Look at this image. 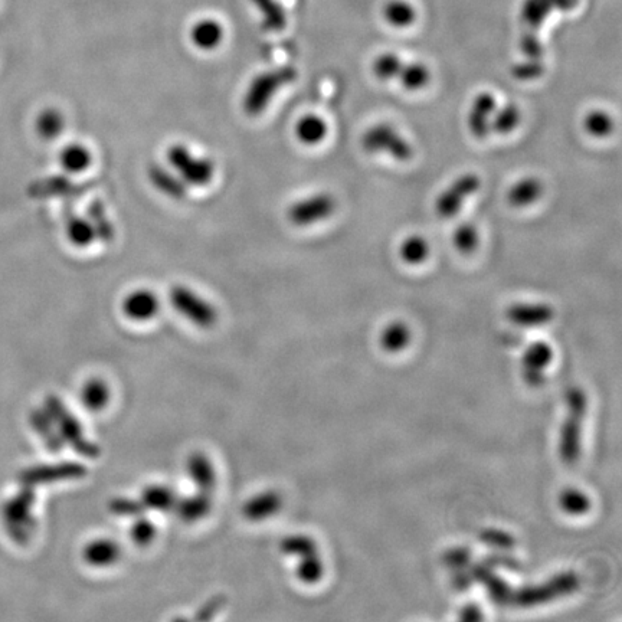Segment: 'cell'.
<instances>
[{"label": "cell", "instance_id": "obj_1", "mask_svg": "<svg viewBox=\"0 0 622 622\" xmlns=\"http://www.w3.org/2000/svg\"><path fill=\"white\" fill-rule=\"evenodd\" d=\"M568 418L563 422L559 453L563 463L574 464L581 455L582 422L587 414L588 399L581 388H571L566 395Z\"/></svg>", "mask_w": 622, "mask_h": 622}, {"label": "cell", "instance_id": "obj_2", "mask_svg": "<svg viewBox=\"0 0 622 622\" xmlns=\"http://www.w3.org/2000/svg\"><path fill=\"white\" fill-rule=\"evenodd\" d=\"M297 72L294 68L284 67L278 70H271L257 75L248 85L245 93L244 106L248 116H260L261 113L270 106L271 100L284 87L296 80Z\"/></svg>", "mask_w": 622, "mask_h": 622}, {"label": "cell", "instance_id": "obj_3", "mask_svg": "<svg viewBox=\"0 0 622 622\" xmlns=\"http://www.w3.org/2000/svg\"><path fill=\"white\" fill-rule=\"evenodd\" d=\"M166 156L170 168L188 186H205L214 179V163L205 157L193 156L191 150L183 144L170 146Z\"/></svg>", "mask_w": 622, "mask_h": 622}, {"label": "cell", "instance_id": "obj_4", "mask_svg": "<svg viewBox=\"0 0 622 622\" xmlns=\"http://www.w3.org/2000/svg\"><path fill=\"white\" fill-rule=\"evenodd\" d=\"M169 300L173 309L178 311L180 316L185 317L189 323L199 327V329H211L218 320L215 307L189 287H172Z\"/></svg>", "mask_w": 622, "mask_h": 622}, {"label": "cell", "instance_id": "obj_5", "mask_svg": "<svg viewBox=\"0 0 622 622\" xmlns=\"http://www.w3.org/2000/svg\"><path fill=\"white\" fill-rule=\"evenodd\" d=\"M362 146L366 152L383 153L389 155L399 162H407L414 155L411 143L399 134L391 124H376L371 129L366 130L362 137Z\"/></svg>", "mask_w": 622, "mask_h": 622}, {"label": "cell", "instance_id": "obj_6", "mask_svg": "<svg viewBox=\"0 0 622 622\" xmlns=\"http://www.w3.org/2000/svg\"><path fill=\"white\" fill-rule=\"evenodd\" d=\"M578 584V578L568 572V574L555 576L551 581L539 585V587H526L513 592L512 601L519 607H536V605L546 604L552 599L571 594L578 588Z\"/></svg>", "mask_w": 622, "mask_h": 622}, {"label": "cell", "instance_id": "obj_7", "mask_svg": "<svg viewBox=\"0 0 622 622\" xmlns=\"http://www.w3.org/2000/svg\"><path fill=\"white\" fill-rule=\"evenodd\" d=\"M34 502V493L25 487L5 504L3 517H5L6 527H8L13 538L25 540L31 535V529L34 526V517H32Z\"/></svg>", "mask_w": 622, "mask_h": 622}, {"label": "cell", "instance_id": "obj_8", "mask_svg": "<svg viewBox=\"0 0 622 622\" xmlns=\"http://www.w3.org/2000/svg\"><path fill=\"white\" fill-rule=\"evenodd\" d=\"M45 409L51 415L62 441H70L75 450L85 455L96 453L94 445L87 443V440H85L83 428L80 427L74 415L67 411L60 399L55 398V396H49Z\"/></svg>", "mask_w": 622, "mask_h": 622}, {"label": "cell", "instance_id": "obj_9", "mask_svg": "<svg viewBox=\"0 0 622 622\" xmlns=\"http://www.w3.org/2000/svg\"><path fill=\"white\" fill-rule=\"evenodd\" d=\"M336 201L329 193H317L301 199L288 209V219L297 227H310L326 221L335 212Z\"/></svg>", "mask_w": 622, "mask_h": 622}, {"label": "cell", "instance_id": "obj_10", "mask_svg": "<svg viewBox=\"0 0 622 622\" xmlns=\"http://www.w3.org/2000/svg\"><path fill=\"white\" fill-rule=\"evenodd\" d=\"M480 178L474 173L460 176L438 195L435 211L441 218H451L460 212L464 202L480 189Z\"/></svg>", "mask_w": 622, "mask_h": 622}, {"label": "cell", "instance_id": "obj_11", "mask_svg": "<svg viewBox=\"0 0 622 622\" xmlns=\"http://www.w3.org/2000/svg\"><path fill=\"white\" fill-rule=\"evenodd\" d=\"M160 310L159 297L152 290L140 288L124 297L121 311L132 322L146 323L155 319Z\"/></svg>", "mask_w": 622, "mask_h": 622}, {"label": "cell", "instance_id": "obj_12", "mask_svg": "<svg viewBox=\"0 0 622 622\" xmlns=\"http://www.w3.org/2000/svg\"><path fill=\"white\" fill-rule=\"evenodd\" d=\"M497 108V100L493 94L481 93L474 98L467 116L470 133L477 139H486L491 133V117Z\"/></svg>", "mask_w": 622, "mask_h": 622}, {"label": "cell", "instance_id": "obj_13", "mask_svg": "<svg viewBox=\"0 0 622 622\" xmlns=\"http://www.w3.org/2000/svg\"><path fill=\"white\" fill-rule=\"evenodd\" d=\"M121 558V548L116 540L96 538L90 540L83 549V559L91 568L106 569L116 565Z\"/></svg>", "mask_w": 622, "mask_h": 622}, {"label": "cell", "instance_id": "obj_14", "mask_svg": "<svg viewBox=\"0 0 622 622\" xmlns=\"http://www.w3.org/2000/svg\"><path fill=\"white\" fill-rule=\"evenodd\" d=\"M555 311L545 303H517L507 310V319L520 327H539L548 324Z\"/></svg>", "mask_w": 622, "mask_h": 622}, {"label": "cell", "instance_id": "obj_15", "mask_svg": "<svg viewBox=\"0 0 622 622\" xmlns=\"http://www.w3.org/2000/svg\"><path fill=\"white\" fill-rule=\"evenodd\" d=\"M281 507H283V499H281L280 493L274 490H267L252 496L245 503L242 513H244L245 519L258 523L277 515Z\"/></svg>", "mask_w": 622, "mask_h": 622}, {"label": "cell", "instance_id": "obj_16", "mask_svg": "<svg viewBox=\"0 0 622 622\" xmlns=\"http://www.w3.org/2000/svg\"><path fill=\"white\" fill-rule=\"evenodd\" d=\"M224 26L215 19H201L191 29V41L201 51H214L224 41Z\"/></svg>", "mask_w": 622, "mask_h": 622}, {"label": "cell", "instance_id": "obj_17", "mask_svg": "<svg viewBox=\"0 0 622 622\" xmlns=\"http://www.w3.org/2000/svg\"><path fill=\"white\" fill-rule=\"evenodd\" d=\"M189 479L198 486L199 491L211 493L216 484V471L214 463L205 454L195 453L188 458L186 463Z\"/></svg>", "mask_w": 622, "mask_h": 622}, {"label": "cell", "instance_id": "obj_18", "mask_svg": "<svg viewBox=\"0 0 622 622\" xmlns=\"http://www.w3.org/2000/svg\"><path fill=\"white\" fill-rule=\"evenodd\" d=\"M111 401V389L101 378H91L81 386L80 402L87 411L101 412Z\"/></svg>", "mask_w": 622, "mask_h": 622}, {"label": "cell", "instance_id": "obj_19", "mask_svg": "<svg viewBox=\"0 0 622 622\" xmlns=\"http://www.w3.org/2000/svg\"><path fill=\"white\" fill-rule=\"evenodd\" d=\"M149 179L157 191L168 196V198L176 199V201L185 198L186 192H188V185L176 173L160 168V166L153 165L149 169Z\"/></svg>", "mask_w": 622, "mask_h": 622}, {"label": "cell", "instance_id": "obj_20", "mask_svg": "<svg viewBox=\"0 0 622 622\" xmlns=\"http://www.w3.org/2000/svg\"><path fill=\"white\" fill-rule=\"evenodd\" d=\"M212 509L211 493L199 491L198 494L178 499L175 510L178 512L180 519L186 523H196L205 519Z\"/></svg>", "mask_w": 622, "mask_h": 622}, {"label": "cell", "instance_id": "obj_21", "mask_svg": "<svg viewBox=\"0 0 622 622\" xmlns=\"http://www.w3.org/2000/svg\"><path fill=\"white\" fill-rule=\"evenodd\" d=\"M471 575H473L471 576L473 581L486 585L490 598L493 599L496 604H509V602L512 601L513 591L510 589L509 584H506L499 576L494 575L491 569L487 568L486 565L474 566Z\"/></svg>", "mask_w": 622, "mask_h": 622}, {"label": "cell", "instance_id": "obj_22", "mask_svg": "<svg viewBox=\"0 0 622 622\" xmlns=\"http://www.w3.org/2000/svg\"><path fill=\"white\" fill-rule=\"evenodd\" d=\"M178 497L175 491L170 489L166 484H150L142 491L140 503L144 509L153 510V512H169L175 509Z\"/></svg>", "mask_w": 622, "mask_h": 622}, {"label": "cell", "instance_id": "obj_23", "mask_svg": "<svg viewBox=\"0 0 622 622\" xmlns=\"http://www.w3.org/2000/svg\"><path fill=\"white\" fill-rule=\"evenodd\" d=\"M294 133H296L297 140L300 143L306 144V146H316L326 139L329 127L322 117L316 116V114H307L297 121Z\"/></svg>", "mask_w": 622, "mask_h": 622}, {"label": "cell", "instance_id": "obj_24", "mask_svg": "<svg viewBox=\"0 0 622 622\" xmlns=\"http://www.w3.org/2000/svg\"><path fill=\"white\" fill-rule=\"evenodd\" d=\"M542 193V182L538 178L529 176V178L520 179L519 182L515 183L507 198H509L510 205L516 206V208H525V206L535 204Z\"/></svg>", "mask_w": 622, "mask_h": 622}, {"label": "cell", "instance_id": "obj_25", "mask_svg": "<svg viewBox=\"0 0 622 622\" xmlns=\"http://www.w3.org/2000/svg\"><path fill=\"white\" fill-rule=\"evenodd\" d=\"M31 425L38 432L39 437H42V440L47 443L49 450L54 451V453L61 451L64 441H62L61 435L58 434L57 427H55L54 421H52L47 409H36V411L32 412Z\"/></svg>", "mask_w": 622, "mask_h": 622}, {"label": "cell", "instance_id": "obj_26", "mask_svg": "<svg viewBox=\"0 0 622 622\" xmlns=\"http://www.w3.org/2000/svg\"><path fill=\"white\" fill-rule=\"evenodd\" d=\"M60 163L65 172L77 175V173L90 168L91 163H93V156L83 144L72 143L62 149Z\"/></svg>", "mask_w": 622, "mask_h": 622}, {"label": "cell", "instance_id": "obj_27", "mask_svg": "<svg viewBox=\"0 0 622 622\" xmlns=\"http://www.w3.org/2000/svg\"><path fill=\"white\" fill-rule=\"evenodd\" d=\"M383 18L394 28H408L417 19V11L407 0H389L383 6Z\"/></svg>", "mask_w": 622, "mask_h": 622}, {"label": "cell", "instance_id": "obj_28", "mask_svg": "<svg viewBox=\"0 0 622 622\" xmlns=\"http://www.w3.org/2000/svg\"><path fill=\"white\" fill-rule=\"evenodd\" d=\"M84 468L81 466H68V464H64V466L58 467H41V468H32V470L26 471L24 476H22V483H25V486H31L35 481L38 480H49L51 479H72V477H80L83 474Z\"/></svg>", "mask_w": 622, "mask_h": 622}, {"label": "cell", "instance_id": "obj_29", "mask_svg": "<svg viewBox=\"0 0 622 622\" xmlns=\"http://www.w3.org/2000/svg\"><path fill=\"white\" fill-rule=\"evenodd\" d=\"M409 342H411V330H409L407 324L394 322L388 324V326L383 329L381 346L385 352H402V350L407 349Z\"/></svg>", "mask_w": 622, "mask_h": 622}, {"label": "cell", "instance_id": "obj_30", "mask_svg": "<svg viewBox=\"0 0 622 622\" xmlns=\"http://www.w3.org/2000/svg\"><path fill=\"white\" fill-rule=\"evenodd\" d=\"M65 232H67L68 241L80 248L88 247L97 238L96 229L90 219L81 218V216H71L67 221Z\"/></svg>", "mask_w": 622, "mask_h": 622}, {"label": "cell", "instance_id": "obj_31", "mask_svg": "<svg viewBox=\"0 0 622 622\" xmlns=\"http://www.w3.org/2000/svg\"><path fill=\"white\" fill-rule=\"evenodd\" d=\"M65 130V117L57 108H47L36 119V132L44 140H55Z\"/></svg>", "mask_w": 622, "mask_h": 622}, {"label": "cell", "instance_id": "obj_32", "mask_svg": "<svg viewBox=\"0 0 622 622\" xmlns=\"http://www.w3.org/2000/svg\"><path fill=\"white\" fill-rule=\"evenodd\" d=\"M552 347L545 342H535L527 347L523 355V371L542 372L551 365Z\"/></svg>", "mask_w": 622, "mask_h": 622}, {"label": "cell", "instance_id": "obj_33", "mask_svg": "<svg viewBox=\"0 0 622 622\" xmlns=\"http://www.w3.org/2000/svg\"><path fill=\"white\" fill-rule=\"evenodd\" d=\"M399 257L407 264L418 265L430 257V245L421 235H409L399 245Z\"/></svg>", "mask_w": 622, "mask_h": 622}, {"label": "cell", "instance_id": "obj_34", "mask_svg": "<svg viewBox=\"0 0 622 622\" xmlns=\"http://www.w3.org/2000/svg\"><path fill=\"white\" fill-rule=\"evenodd\" d=\"M430 78V70L421 62H409V64L404 62L398 75L399 83L409 91L421 90L430 83Z\"/></svg>", "mask_w": 622, "mask_h": 622}, {"label": "cell", "instance_id": "obj_35", "mask_svg": "<svg viewBox=\"0 0 622 622\" xmlns=\"http://www.w3.org/2000/svg\"><path fill=\"white\" fill-rule=\"evenodd\" d=\"M559 507L568 516H584L591 509V500L584 491L569 487L559 494Z\"/></svg>", "mask_w": 622, "mask_h": 622}, {"label": "cell", "instance_id": "obj_36", "mask_svg": "<svg viewBox=\"0 0 622 622\" xmlns=\"http://www.w3.org/2000/svg\"><path fill=\"white\" fill-rule=\"evenodd\" d=\"M522 120L519 107L509 103L503 107H497L491 117V132L499 134H509L516 129Z\"/></svg>", "mask_w": 622, "mask_h": 622}, {"label": "cell", "instance_id": "obj_37", "mask_svg": "<svg viewBox=\"0 0 622 622\" xmlns=\"http://www.w3.org/2000/svg\"><path fill=\"white\" fill-rule=\"evenodd\" d=\"M324 563L320 559L319 553L314 552L310 555L299 558L297 563L296 576L299 581L306 585H314L323 578Z\"/></svg>", "mask_w": 622, "mask_h": 622}, {"label": "cell", "instance_id": "obj_38", "mask_svg": "<svg viewBox=\"0 0 622 622\" xmlns=\"http://www.w3.org/2000/svg\"><path fill=\"white\" fill-rule=\"evenodd\" d=\"M402 65H404V61L399 55L394 54V52H385L373 62V72L379 80L389 81L392 78H398Z\"/></svg>", "mask_w": 622, "mask_h": 622}, {"label": "cell", "instance_id": "obj_39", "mask_svg": "<svg viewBox=\"0 0 622 622\" xmlns=\"http://www.w3.org/2000/svg\"><path fill=\"white\" fill-rule=\"evenodd\" d=\"M281 552L284 555L293 556V558H303L310 553L317 552V545L313 539L306 535L288 536L281 542Z\"/></svg>", "mask_w": 622, "mask_h": 622}, {"label": "cell", "instance_id": "obj_40", "mask_svg": "<svg viewBox=\"0 0 622 622\" xmlns=\"http://www.w3.org/2000/svg\"><path fill=\"white\" fill-rule=\"evenodd\" d=\"M156 535V525L152 520L146 519L142 515L134 517V523L130 527V538H132L134 545L140 546V548L149 546L155 540Z\"/></svg>", "mask_w": 622, "mask_h": 622}, {"label": "cell", "instance_id": "obj_41", "mask_svg": "<svg viewBox=\"0 0 622 622\" xmlns=\"http://www.w3.org/2000/svg\"><path fill=\"white\" fill-rule=\"evenodd\" d=\"M612 119L610 114L602 110L589 111L584 119L585 132L594 137H605L612 132Z\"/></svg>", "mask_w": 622, "mask_h": 622}, {"label": "cell", "instance_id": "obj_42", "mask_svg": "<svg viewBox=\"0 0 622 622\" xmlns=\"http://www.w3.org/2000/svg\"><path fill=\"white\" fill-rule=\"evenodd\" d=\"M264 15V24L271 31H280L286 25V15L274 0H252Z\"/></svg>", "mask_w": 622, "mask_h": 622}, {"label": "cell", "instance_id": "obj_43", "mask_svg": "<svg viewBox=\"0 0 622 622\" xmlns=\"http://www.w3.org/2000/svg\"><path fill=\"white\" fill-rule=\"evenodd\" d=\"M453 241L458 251L463 252V254H470L479 245V232L474 225L461 224L455 229Z\"/></svg>", "mask_w": 622, "mask_h": 622}, {"label": "cell", "instance_id": "obj_44", "mask_svg": "<svg viewBox=\"0 0 622 622\" xmlns=\"http://www.w3.org/2000/svg\"><path fill=\"white\" fill-rule=\"evenodd\" d=\"M88 216H90L91 224H93L94 229H96L97 238L104 241L113 240V227H111V222L108 221L106 216V211H104L103 206L98 204V202H94L93 205L88 209Z\"/></svg>", "mask_w": 622, "mask_h": 622}, {"label": "cell", "instance_id": "obj_45", "mask_svg": "<svg viewBox=\"0 0 622 622\" xmlns=\"http://www.w3.org/2000/svg\"><path fill=\"white\" fill-rule=\"evenodd\" d=\"M481 542L490 548L512 549L515 546V538L510 533L499 529L484 530L480 535Z\"/></svg>", "mask_w": 622, "mask_h": 622}, {"label": "cell", "instance_id": "obj_46", "mask_svg": "<svg viewBox=\"0 0 622 622\" xmlns=\"http://www.w3.org/2000/svg\"><path fill=\"white\" fill-rule=\"evenodd\" d=\"M110 510L117 516L137 517L143 515V504L130 499H114Z\"/></svg>", "mask_w": 622, "mask_h": 622}, {"label": "cell", "instance_id": "obj_47", "mask_svg": "<svg viewBox=\"0 0 622 622\" xmlns=\"http://www.w3.org/2000/svg\"><path fill=\"white\" fill-rule=\"evenodd\" d=\"M512 74L517 80H535L543 74V65L535 61L523 62V64H517L513 67Z\"/></svg>", "mask_w": 622, "mask_h": 622}, {"label": "cell", "instance_id": "obj_48", "mask_svg": "<svg viewBox=\"0 0 622 622\" xmlns=\"http://www.w3.org/2000/svg\"><path fill=\"white\" fill-rule=\"evenodd\" d=\"M444 561L447 563V566L461 571V568L470 561V553L464 548L453 549V551L445 553Z\"/></svg>", "mask_w": 622, "mask_h": 622}, {"label": "cell", "instance_id": "obj_49", "mask_svg": "<svg viewBox=\"0 0 622 622\" xmlns=\"http://www.w3.org/2000/svg\"><path fill=\"white\" fill-rule=\"evenodd\" d=\"M460 618L464 621H476L481 620L483 614H481L480 608L477 605H467V607L461 610Z\"/></svg>", "mask_w": 622, "mask_h": 622}]
</instances>
